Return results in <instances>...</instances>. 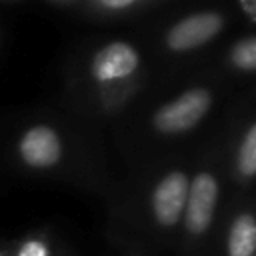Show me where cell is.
Segmentation results:
<instances>
[{
	"mask_svg": "<svg viewBox=\"0 0 256 256\" xmlns=\"http://www.w3.org/2000/svg\"><path fill=\"white\" fill-rule=\"evenodd\" d=\"M222 26H224V20L218 12L204 10V12H192V14L178 16L162 26L152 20L146 26L138 28L136 32L140 34L150 54L154 76H156V68L162 60L186 56L206 46L210 40H214L220 34Z\"/></svg>",
	"mask_w": 256,
	"mask_h": 256,
	"instance_id": "cell-6",
	"label": "cell"
},
{
	"mask_svg": "<svg viewBox=\"0 0 256 256\" xmlns=\"http://www.w3.org/2000/svg\"><path fill=\"white\" fill-rule=\"evenodd\" d=\"M230 60L242 70H256V38L238 42L230 52Z\"/></svg>",
	"mask_w": 256,
	"mask_h": 256,
	"instance_id": "cell-11",
	"label": "cell"
},
{
	"mask_svg": "<svg viewBox=\"0 0 256 256\" xmlns=\"http://www.w3.org/2000/svg\"><path fill=\"white\" fill-rule=\"evenodd\" d=\"M4 24H2V20H0V52H2V46H4Z\"/></svg>",
	"mask_w": 256,
	"mask_h": 256,
	"instance_id": "cell-14",
	"label": "cell"
},
{
	"mask_svg": "<svg viewBox=\"0 0 256 256\" xmlns=\"http://www.w3.org/2000/svg\"><path fill=\"white\" fill-rule=\"evenodd\" d=\"M218 194V180L210 170H198L192 176L180 224L184 240H200L210 230L216 214Z\"/></svg>",
	"mask_w": 256,
	"mask_h": 256,
	"instance_id": "cell-7",
	"label": "cell"
},
{
	"mask_svg": "<svg viewBox=\"0 0 256 256\" xmlns=\"http://www.w3.org/2000/svg\"><path fill=\"white\" fill-rule=\"evenodd\" d=\"M108 134L60 104L32 106L0 118V164L34 182H50L104 200L116 178Z\"/></svg>",
	"mask_w": 256,
	"mask_h": 256,
	"instance_id": "cell-1",
	"label": "cell"
},
{
	"mask_svg": "<svg viewBox=\"0 0 256 256\" xmlns=\"http://www.w3.org/2000/svg\"><path fill=\"white\" fill-rule=\"evenodd\" d=\"M210 106L212 92L206 86H188L162 98L152 86L110 124L106 134L126 172L138 170L166 158L164 150L174 140L192 132L206 118Z\"/></svg>",
	"mask_w": 256,
	"mask_h": 256,
	"instance_id": "cell-4",
	"label": "cell"
},
{
	"mask_svg": "<svg viewBox=\"0 0 256 256\" xmlns=\"http://www.w3.org/2000/svg\"><path fill=\"white\" fill-rule=\"evenodd\" d=\"M160 8V0H40L30 2L28 10L106 32L138 30L152 22Z\"/></svg>",
	"mask_w": 256,
	"mask_h": 256,
	"instance_id": "cell-5",
	"label": "cell"
},
{
	"mask_svg": "<svg viewBox=\"0 0 256 256\" xmlns=\"http://www.w3.org/2000/svg\"><path fill=\"white\" fill-rule=\"evenodd\" d=\"M238 170L244 176H254L256 174V124L246 132V136L240 144Z\"/></svg>",
	"mask_w": 256,
	"mask_h": 256,
	"instance_id": "cell-10",
	"label": "cell"
},
{
	"mask_svg": "<svg viewBox=\"0 0 256 256\" xmlns=\"http://www.w3.org/2000/svg\"><path fill=\"white\" fill-rule=\"evenodd\" d=\"M256 250V220L250 214L234 218L228 232V256H252Z\"/></svg>",
	"mask_w": 256,
	"mask_h": 256,
	"instance_id": "cell-9",
	"label": "cell"
},
{
	"mask_svg": "<svg viewBox=\"0 0 256 256\" xmlns=\"http://www.w3.org/2000/svg\"><path fill=\"white\" fill-rule=\"evenodd\" d=\"M72 246L64 240L52 224H40L10 238L12 256H66Z\"/></svg>",
	"mask_w": 256,
	"mask_h": 256,
	"instance_id": "cell-8",
	"label": "cell"
},
{
	"mask_svg": "<svg viewBox=\"0 0 256 256\" xmlns=\"http://www.w3.org/2000/svg\"><path fill=\"white\" fill-rule=\"evenodd\" d=\"M66 256H78V254H76V250H74V248H70V250L66 252Z\"/></svg>",
	"mask_w": 256,
	"mask_h": 256,
	"instance_id": "cell-15",
	"label": "cell"
},
{
	"mask_svg": "<svg viewBox=\"0 0 256 256\" xmlns=\"http://www.w3.org/2000/svg\"><path fill=\"white\" fill-rule=\"evenodd\" d=\"M154 84V66L136 30L94 32L66 52L58 104L106 132Z\"/></svg>",
	"mask_w": 256,
	"mask_h": 256,
	"instance_id": "cell-2",
	"label": "cell"
},
{
	"mask_svg": "<svg viewBox=\"0 0 256 256\" xmlns=\"http://www.w3.org/2000/svg\"><path fill=\"white\" fill-rule=\"evenodd\" d=\"M110 248H112V254L110 256H148L144 252V248H140L138 244L130 242V240H124V238H116V236H106Z\"/></svg>",
	"mask_w": 256,
	"mask_h": 256,
	"instance_id": "cell-12",
	"label": "cell"
},
{
	"mask_svg": "<svg viewBox=\"0 0 256 256\" xmlns=\"http://www.w3.org/2000/svg\"><path fill=\"white\" fill-rule=\"evenodd\" d=\"M192 174L186 166L162 158L116 178L108 196L106 236H116L140 248L162 244L180 230Z\"/></svg>",
	"mask_w": 256,
	"mask_h": 256,
	"instance_id": "cell-3",
	"label": "cell"
},
{
	"mask_svg": "<svg viewBox=\"0 0 256 256\" xmlns=\"http://www.w3.org/2000/svg\"><path fill=\"white\" fill-rule=\"evenodd\" d=\"M0 256H12V252H10V238H2L0 236Z\"/></svg>",
	"mask_w": 256,
	"mask_h": 256,
	"instance_id": "cell-13",
	"label": "cell"
}]
</instances>
